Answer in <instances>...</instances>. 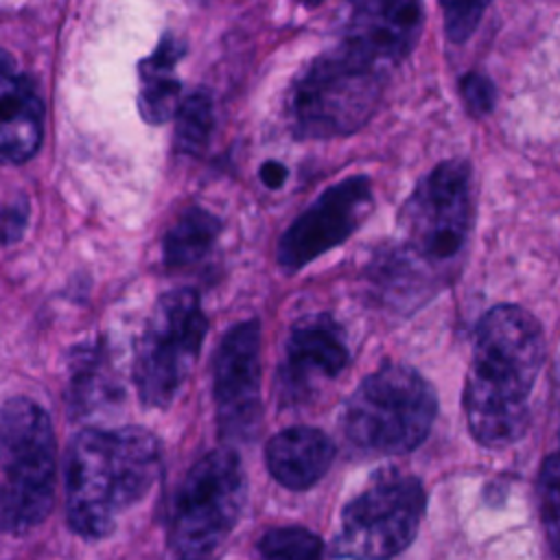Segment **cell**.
Here are the masks:
<instances>
[{"label":"cell","mask_w":560,"mask_h":560,"mask_svg":"<svg viewBox=\"0 0 560 560\" xmlns=\"http://www.w3.org/2000/svg\"><path fill=\"white\" fill-rule=\"evenodd\" d=\"M348 357L343 330L330 313L298 319L291 326L284 359L278 365V402L282 407L308 402L328 381L341 374Z\"/></svg>","instance_id":"cell-12"},{"label":"cell","mask_w":560,"mask_h":560,"mask_svg":"<svg viewBox=\"0 0 560 560\" xmlns=\"http://www.w3.org/2000/svg\"><path fill=\"white\" fill-rule=\"evenodd\" d=\"M206 330L208 319L197 291L173 289L155 302L133 359V385L144 407L171 405L199 357Z\"/></svg>","instance_id":"cell-8"},{"label":"cell","mask_w":560,"mask_h":560,"mask_svg":"<svg viewBox=\"0 0 560 560\" xmlns=\"http://www.w3.org/2000/svg\"><path fill=\"white\" fill-rule=\"evenodd\" d=\"M324 549L319 536L304 527H273L258 540V551L265 558H317Z\"/></svg>","instance_id":"cell-20"},{"label":"cell","mask_w":560,"mask_h":560,"mask_svg":"<svg viewBox=\"0 0 560 560\" xmlns=\"http://www.w3.org/2000/svg\"><path fill=\"white\" fill-rule=\"evenodd\" d=\"M260 179H262L269 188H280V186L284 184V179H287V168H284L280 162L269 160V162H265V164L260 166Z\"/></svg>","instance_id":"cell-25"},{"label":"cell","mask_w":560,"mask_h":560,"mask_svg":"<svg viewBox=\"0 0 560 560\" xmlns=\"http://www.w3.org/2000/svg\"><path fill=\"white\" fill-rule=\"evenodd\" d=\"M162 448L142 427L83 429L68 448V525L83 538L107 536L160 475Z\"/></svg>","instance_id":"cell-2"},{"label":"cell","mask_w":560,"mask_h":560,"mask_svg":"<svg viewBox=\"0 0 560 560\" xmlns=\"http://www.w3.org/2000/svg\"><path fill=\"white\" fill-rule=\"evenodd\" d=\"M422 22V0H346L341 44L389 70L411 52Z\"/></svg>","instance_id":"cell-13"},{"label":"cell","mask_w":560,"mask_h":560,"mask_svg":"<svg viewBox=\"0 0 560 560\" xmlns=\"http://www.w3.org/2000/svg\"><path fill=\"white\" fill-rule=\"evenodd\" d=\"M0 523L7 534L39 525L55 497V433L48 413L24 396L2 405Z\"/></svg>","instance_id":"cell-6"},{"label":"cell","mask_w":560,"mask_h":560,"mask_svg":"<svg viewBox=\"0 0 560 560\" xmlns=\"http://www.w3.org/2000/svg\"><path fill=\"white\" fill-rule=\"evenodd\" d=\"M184 52V42L166 33L155 46V50L138 63V109L149 125L166 122L179 107L177 98L182 83L175 74V68Z\"/></svg>","instance_id":"cell-16"},{"label":"cell","mask_w":560,"mask_h":560,"mask_svg":"<svg viewBox=\"0 0 560 560\" xmlns=\"http://www.w3.org/2000/svg\"><path fill=\"white\" fill-rule=\"evenodd\" d=\"M302 2H304V4H308V7H315V4H319L322 0H302Z\"/></svg>","instance_id":"cell-26"},{"label":"cell","mask_w":560,"mask_h":560,"mask_svg":"<svg viewBox=\"0 0 560 560\" xmlns=\"http://www.w3.org/2000/svg\"><path fill=\"white\" fill-rule=\"evenodd\" d=\"M212 127L214 109L210 94L206 90L188 94L175 112V151L182 155H199L212 136Z\"/></svg>","instance_id":"cell-19"},{"label":"cell","mask_w":560,"mask_h":560,"mask_svg":"<svg viewBox=\"0 0 560 560\" xmlns=\"http://www.w3.org/2000/svg\"><path fill=\"white\" fill-rule=\"evenodd\" d=\"M335 459V444L315 427H289L269 438L265 462L271 477L289 490L315 486Z\"/></svg>","instance_id":"cell-15"},{"label":"cell","mask_w":560,"mask_h":560,"mask_svg":"<svg viewBox=\"0 0 560 560\" xmlns=\"http://www.w3.org/2000/svg\"><path fill=\"white\" fill-rule=\"evenodd\" d=\"M438 396L413 368L385 363L368 374L343 409L346 440L365 455H405L429 435Z\"/></svg>","instance_id":"cell-4"},{"label":"cell","mask_w":560,"mask_h":560,"mask_svg":"<svg viewBox=\"0 0 560 560\" xmlns=\"http://www.w3.org/2000/svg\"><path fill=\"white\" fill-rule=\"evenodd\" d=\"M542 361V328L525 308L499 304L479 319L464 385V413L481 446L501 448L525 433Z\"/></svg>","instance_id":"cell-1"},{"label":"cell","mask_w":560,"mask_h":560,"mask_svg":"<svg viewBox=\"0 0 560 560\" xmlns=\"http://www.w3.org/2000/svg\"><path fill=\"white\" fill-rule=\"evenodd\" d=\"M212 398L221 438L249 442L258 435L262 418L258 319L241 322L223 335L214 352Z\"/></svg>","instance_id":"cell-10"},{"label":"cell","mask_w":560,"mask_h":560,"mask_svg":"<svg viewBox=\"0 0 560 560\" xmlns=\"http://www.w3.org/2000/svg\"><path fill=\"white\" fill-rule=\"evenodd\" d=\"M422 481L396 468H381L346 503L332 540V556L392 558L411 545L424 516Z\"/></svg>","instance_id":"cell-9"},{"label":"cell","mask_w":560,"mask_h":560,"mask_svg":"<svg viewBox=\"0 0 560 560\" xmlns=\"http://www.w3.org/2000/svg\"><path fill=\"white\" fill-rule=\"evenodd\" d=\"M245 503V472L230 448L199 457L177 486L168 512V547L182 558H201L232 534Z\"/></svg>","instance_id":"cell-7"},{"label":"cell","mask_w":560,"mask_h":560,"mask_svg":"<svg viewBox=\"0 0 560 560\" xmlns=\"http://www.w3.org/2000/svg\"><path fill=\"white\" fill-rule=\"evenodd\" d=\"M472 228L470 166L444 160L427 173L398 212L400 249L392 252L420 280L440 273L464 252Z\"/></svg>","instance_id":"cell-5"},{"label":"cell","mask_w":560,"mask_h":560,"mask_svg":"<svg viewBox=\"0 0 560 560\" xmlns=\"http://www.w3.org/2000/svg\"><path fill=\"white\" fill-rule=\"evenodd\" d=\"M538 501L549 545L560 556V451L542 462L538 475Z\"/></svg>","instance_id":"cell-21"},{"label":"cell","mask_w":560,"mask_h":560,"mask_svg":"<svg viewBox=\"0 0 560 560\" xmlns=\"http://www.w3.org/2000/svg\"><path fill=\"white\" fill-rule=\"evenodd\" d=\"M387 68L339 44L293 81L287 116L295 138L326 140L359 131L376 112Z\"/></svg>","instance_id":"cell-3"},{"label":"cell","mask_w":560,"mask_h":560,"mask_svg":"<svg viewBox=\"0 0 560 560\" xmlns=\"http://www.w3.org/2000/svg\"><path fill=\"white\" fill-rule=\"evenodd\" d=\"M2 223H4V245H11L22 238L24 228L28 223V201L22 195H18L11 203L4 206Z\"/></svg>","instance_id":"cell-24"},{"label":"cell","mask_w":560,"mask_h":560,"mask_svg":"<svg viewBox=\"0 0 560 560\" xmlns=\"http://www.w3.org/2000/svg\"><path fill=\"white\" fill-rule=\"evenodd\" d=\"M0 151L9 164H22L31 160L44 136V105L26 74H20L11 66V57H2L0 81Z\"/></svg>","instance_id":"cell-14"},{"label":"cell","mask_w":560,"mask_h":560,"mask_svg":"<svg viewBox=\"0 0 560 560\" xmlns=\"http://www.w3.org/2000/svg\"><path fill=\"white\" fill-rule=\"evenodd\" d=\"M374 206L368 175H352L326 188L280 236L278 265L298 271L324 252L341 245Z\"/></svg>","instance_id":"cell-11"},{"label":"cell","mask_w":560,"mask_h":560,"mask_svg":"<svg viewBox=\"0 0 560 560\" xmlns=\"http://www.w3.org/2000/svg\"><path fill=\"white\" fill-rule=\"evenodd\" d=\"M221 232V221L212 212L192 206L186 208L162 243V258L168 269H184L199 262L214 245Z\"/></svg>","instance_id":"cell-18"},{"label":"cell","mask_w":560,"mask_h":560,"mask_svg":"<svg viewBox=\"0 0 560 560\" xmlns=\"http://www.w3.org/2000/svg\"><path fill=\"white\" fill-rule=\"evenodd\" d=\"M120 398V383L114 374L107 343H85L72 352L66 389L68 411L74 418L90 416L96 409Z\"/></svg>","instance_id":"cell-17"},{"label":"cell","mask_w":560,"mask_h":560,"mask_svg":"<svg viewBox=\"0 0 560 560\" xmlns=\"http://www.w3.org/2000/svg\"><path fill=\"white\" fill-rule=\"evenodd\" d=\"M444 31L453 44H464L479 26L490 0H440Z\"/></svg>","instance_id":"cell-22"},{"label":"cell","mask_w":560,"mask_h":560,"mask_svg":"<svg viewBox=\"0 0 560 560\" xmlns=\"http://www.w3.org/2000/svg\"><path fill=\"white\" fill-rule=\"evenodd\" d=\"M459 92H462V98L472 116L488 114L492 109L494 96H497L492 81L479 72L464 74L459 81Z\"/></svg>","instance_id":"cell-23"}]
</instances>
